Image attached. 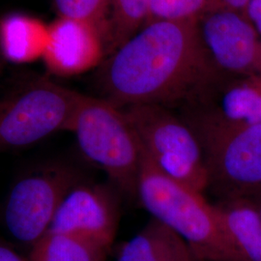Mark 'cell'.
Wrapping results in <instances>:
<instances>
[{"label":"cell","instance_id":"18","mask_svg":"<svg viewBox=\"0 0 261 261\" xmlns=\"http://www.w3.org/2000/svg\"><path fill=\"white\" fill-rule=\"evenodd\" d=\"M214 8L212 0H150L145 24L157 21H197L207 11Z\"/></svg>","mask_w":261,"mask_h":261},{"label":"cell","instance_id":"20","mask_svg":"<svg viewBox=\"0 0 261 261\" xmlns=\"http://www.w3.org/2000/svg\"><path fill=\"white\" fill-rule=\"evenodd\" d=\"M250 0H219V8L244 14Z\"/></svg>","mask_w":261,"mask_h":261},{"label":"cell","instance_id":"1","mask_svg":"<svg viewBox=\"0 0 261 261\" xmlns=\"http://www.w3.org/2000/svg\"><path fill=\"white\" fill-rule=\"evenodd\" d=\"M214 64L197 21L145 24L100 66L102 98L119 108L162 105L175 109Z\"/></svg>","mask_w":261,"mask_h":261},{"label":"cell","instance_id":"3","mask_svg":"<svg viewBox=\"0 0 261 261\" xmlns=\"http://www.w3.org/2000/svg\"><path fill=\"white\" fill-rule=\"evenodd\" d=\"M69 132L84 156L103 169L121 195L137 197L143 153L122 108L102 97L83 95Z\"/></svg>","mask_w":261,"mask_h":261},{"label":"cell","instance_id":"21","mask_svg":"<svg viewBox=\"0 0 261 261\" xmlns=\"http://www.w3.org/2000/svg\"><path fill=\"white\" fill-rule=\"evenodd\" d=\"M0 261H27L8 245L0 243Z\"/></svg>","mask_w":261,"mask_h":261},{"label":"cell","instance_id":"2","mask_svg":"<svg viewBox=\"0 0 261 261\" xmlns=\"http://www.w3.org/2000/svg\"><path fill=\"white\" fill-rule=\"evenodd\" d=\"M137 197L153 219L185 241L197 260L237 261L214 203L163 174L144 154Z\"/></svg>","mask_w":261,"mask_h":261},{"label":"cell","instance_id":"12","mask_svg":"<svg viewBox=\"0 0 261 261\" xmlns=\"http://www.w3.org/2000/svg\"><path fill=\"white\" fill-rule=\"evenodd\" d=\"M215 207L237 261H261V216L250 199H219Z\"/></svg>","mask_w":261,"mask_h":261},{"label":"cell","instance_id":"24","mask_svg":"<svg viewBox=\"0 0 261 261\" xmlns=\"http://www.w3.org/2000/svg\"><path fill=\"white\" fill-rule=\"evenodd\" d=\"M4 62H5V60H4L3 56H2V55H1V53H0V73H1V71H2V69H3V65H4Z\"/></svg>","mask_w":261,"mask_h":261},{"label":"cell","instance_id":"22","mask_svg":"<svg viewBox=\"0 0 261 261\" xmlns=\"http://www.w3.org/2000/svg\"><path fill=\"white\" fill-rule=\"evenodd\" d=\"M182 261H196V258H195L193 252H191L190 248L188 247V245H187L186 248L184 250V252H183Z\"/></svg>","mask_w":261,"mask_h":261},{"label":"cell","instance_id":"11","mask_svg":"<svg viewBox=\"0 0 261 261\" xmlns=\"http://www.w3.org/2000/svg\"><path fill=\"white\" fill-rule=\"evenodd\" d=\"M106 56V39L93 25L65 18L49 24V40L42 60L53 75H82L102 65Z\"/></svg>","mask_w":261,"mask_h":261},{"label":"cell","instance_id":"7","mask_svg":"<svg viewBox=\"0 0 261 261\" xmlns=\"http://www.w3.org/2000/svg\"><path fill=\"white\" fill-rule=\"evenodd\" d=\"M195 133L204 154L208 189L219 199L260 194L261 124Z\"/></svg>","mask_w":261,"mask_h":261},{"label":"cell","instance_id":"19","mask_svg":"<svg viewBox=\"0 0 261 261\" xmlns=\"http://www.w3.org/2000/svg\"><path fill=\"white\" fill-rule=\"evenodd\" d=\"M243 15L261 37V0H250Z\"/></svg>","mask_w":261,"mask_h":261},{"label":"cell","instance_id":"26","mask_svg":"<svg viewBox=\"0 0 261 261\" xmlns=\"http://www.w3.org/2000/svg\"><path fill=\"white\" fill-rule=\"evenodd\" d=\"M195 258H196V257H195ZM196 261H201V260H197V259H196Z\"/></svg>","mask_w":261,"mask_h":261},{"label":"cell","instance_id":"5","mask_svg":"<svg viewBox=\"0 0 261 261\" xmlns=\"http://www.w3.org/2000/svg\"><path fill=\"white\" fill-rule=\"evenodd\" d=\"M84 94L39 79L0 97V152L23 149L68 130Z\"/></svg>","mask_w":261,"mask_h":261},{"label":"cell","instance_id":"25","mask_svg":"<svg viewBox=\"0 0 261 261\" xmlns=\"http://www.w3.org/2000/svg\"><path fill=\"white\" fill-rule=\"evenodd\" d=\"M215 8H219V0H212Z\"/></svg>","mask_w":261,"mask_h":261},{"label":"cell","instance_id":"6","mask_svg":"<svg viewBox=\"0 0 261 261\" xmlns=\"http://www.w3.org/2000/svg\"><path fill=\"white\" fill-rule=\"evenodd\" d=\"M173 110L195 132L261 124V77L214 65Z\"/></svg>","mask_w":261,"mask_h":261},{"label":"cell","instance_id":"15","mask_svg":"<svg viewBox=\"0 0 261 261\" xmlns=\"http://www.w3.org/2000/svg\"><path fill=\"white\" fill-rule=\"evenodd\" d=\"M168 226L151 219L139 233L120 245L115 261H157L178 239Z\"/></svg>","mask_w":261,"mask_h":261},{"label":"cell","instance_id":"16","mask_svg":"<svg viewBox=\"0 0 261 261\" xmlns=\"http://www.w3.org/2000/svg\"><path fill=\"white\" fill-rule=\"evenodd\" d=\"M149 3L150 0H112L107 45L109 56L144 27Z\"/></svg>","mask_w":261,"mask_h":261},{"label":"cell","instance_id":"9","mask_svg":"<svg viewBox=\"0 0 261 261\" xmlns=\"http://www.w3.org/2000/svg\"><path fill=\"white\" fill-rule=\"evenodd\" d=\"M116 192L81 181L63 199L48 231L79 236L111 250L120 217Z\"/></svg>","mask_w":261,"mask_h":261},{"label":"cell","instance_id":"10","mask_svg":"<svg viewBox=\"0 0 261 261\" xmlns=\"http://www.w3.org/2000/svg\"><path fill=\"white\" fill-rule=\"evenodd\" d=\"M197 28L216 67L261 77V37L243 14L209 10L197 20Z\"/></svg>","mask_w":261,"mask_h":261},{"label":"cell","instance_id":"8","mask_svg":"<svg viewBox=\"0 0 261 261\" xmlns=\"http://www.w3.org/2000/svg\"><path fill=\"white\" fill-rule=\"evenodd\" d=\"M70 166L54 164L19 179L4 207V224L18 241L33 245L47 233L68 193L80 183Z\"/></svg>","mask_w":261,"mask_h":261},{"label":"cell","instance_id":"23","mask_svg":"<svg viewBox=\"0 0 261 261\" xmlns=\"http://www.w3.org/2000/svg\"><path fill=\"white\" fill-rule=\"evenodd\" d=\"M250 200L253 203V205L255 206V208L257 209V211L259 212L261 216V193L258 194L257 196L250 198Z\"/></svg>","mask_w":261,"mask_h":261},{"label":"cell","instance_id":"14","mask_svg":"<svg viewBox=\"0 0 261 261\" xmlns=\"http://www.w3.org/2000/svg\"><path fill=\"white\" fill-rule=\"evenodd\" d=\"M110 250L71 234L47 231L32 245L30 261H106Z\"/></svg>","mask_w":261,"mask_h":261},{"label":"cell","instance_id":"17","mask_svg":"<svg viewBox=\"0 0 261 261\" xmlns=\"http://www.w3.org/2000/svg\"><path fill=\"white\" fill-rule=\"evenodd\" d=\"M54 4L58 18L93 25L103 34L108 45L112 0H54Z\"/></svg>","mask_w":261,"mask_h":261},{"label":"cell","instance_id":"13","mask_svg":"<svg viewBox=\"0 0 261 261\" xmlns=\"http://www.w3.org/2000/svg\"><path fill=\"white\" fill-rule=\"evenodd\" d=\"M49 24L33 16L11 14L0 19V53L5 61L28 64L43 59Z\"/></svg>","mask_w":261,"mask_h":261},{"label":"cell","instance_id":"4","mask_svg":"<svg viewBox=\"0 0 261 261\" xmlns=\"http://www.w3.org/2000/svg\"><path fill=\"white\" fill-rule=\"evenodd\" d=\"M123 110L151 164L166 176L203 194L208 189L204 154L188 122L162 105H136Z\"/></svg>","mask_w":261,"mask_h":261}]
</instances>
